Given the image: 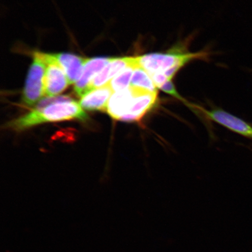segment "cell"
<instances>
[{
	"label": "cell",
	"instance_id": "cell-1",
	"mask_svg": "<svg viewBox=\"0 0 252 252\" xmlns=\"http://www.w3.org/2000/svg\"><path fill=\"white\" fill-rule=\"evenodd\" d=\"M72 119L83 122L88 119V116L80 104L73 100L53 103L41 110L34 109L28 114L8 122L6 127L20 131L44 123Z\"/></svg>",
	"mask_w": 252,
	"mask_h": 252
},
{
	"label": "cell",
	"instance_id": "cell-2",
	"mask_svg": "<svg viewBox=\"0 0 252 252\" xmlns=\"http://www.w3.org/2000/svg\"><path fill=\"white\" fill-rule=\"evenodd\" d=\"M182 46L174 47L168 52L151 53L136 57L138 65L149 74L163 72L169 80H172L188 63L194 60H204L209 56L207 52L190 53L185 52Z\"/></svg>",
	"mask_w": 252,
	"mask_h": 252
},
{
	"label": "cell",
	"instance_id": "cell-3",
	"mask_svg": "<svg viewBox=\"0 0 252 252\" xmlns=\"http://www.w3.org/2000/svg\"><path fill=\"white\" fill-rule=\"evenodd\" d=\"M46 68L44 53L34 52L22 96L25 105L33 106L45 95Z\"/></svg>",
	"mask_w": 252,
	"mask_h": 252
},
{
	"label": "cell",
	"instance_id": "cell-4",
	"mask_svg": "<svg viewBox=\"0 0 252 252\" xmlns=\"http://www.w3.org/2000/svg\"><path fill=\"white\" fill-rule=\"evenodd\" d=\"M187 104L189 108L193 110L194 112L197 111L201 113L210 121L223 126L236 134L252 140V125L248 124L243 119L221 109H214L209 110L195 104L189 102Z\"/></svg>",
	"mask_w": 252,
	"mask_h": 252
},
{
	"label": "cell",
	"instance_id": "cell-5",
	"mask_svg": "<svg viewBox=\"0 0 252 252\" xmlns=\"http://www.w3.org/2000/svg\"><path fill=\"white\" fill-rule=\"evenodd\" d=\"M46 63L45 76V95L55 97L70 85L63 69L53 54L44 53Z\"/></svg>",
	"mask_w": 252,
	"mask_h": 252
},
{
	"label": "cell",
	"instance_id": "cell-6",
	"mask_svg": "<svg viewBox=\"0 0 252 252\" xmlns=\"http://www.w3.org/2000/svg\"><path fill=\"white\" fill-rule=\"evenodd\" d=\"M133 88L135 95L130 108L123 116L121 121L138 122L154 108L158 100V93L138 90Z\"/></svg>",
	"mask_w": 252,
	"mask_h": 252
},
{
	"label": "cell",
	"instance_id": "cell-7",
	"mask_svg": "<svg viewBox=\"0 0 252 252\" xmlns=\"http://www.w3.org/2000/svg\"><path fill=\"white\" fill-rule=\"evenodd\" d=\"M112 58L88 59L81 77L74 85V91L78 96L90 93V84L93 79L111 62Z\"/></svg>",
	"mask_w": 252,
	"mask_h": 252
},
{
	"label": "cell",
	"instance_id": "cell-8",
	"mask_svg": "<svg viewBox=\"0 0 252 252\" xmlns=\"http://www.w3.org/2000/svg\"><path fill=\"white\" fill-rule=\"evenodd\" d=\"M114 93L108 84L96 88L81 97L80 105L82 108L89 111H106L110 96Z\"/></svg>",
	"mask_w": 252,
	"mask_h": 252
},
{
	"label": "cell",
	"instance_id": "cell-9",
	"mask_svg": "<svg viewBox=\"0 0 252 252\" xmlns=\"http://www.w3.org/2000/svg\"><path fill=\"white\" fill-rule=\"evenodd\" d=\"M64 71L69 84H75L81 77L88 59L69 53L53 54Z\"/></svg>",
	"mask_w": 252,
	"mask_h": 252
},
{
	"label": "cell",
	"instance_id": "cell-10",
	"mask_svg": "<svg viewBox=\"0 0 252 252\" xmlns=\"http://www.w3.org/2000/svg\"><path fill=\"white\" fill-rule=\"evenodd\" d=\"M135 95V91L130 87L113 93L109 100L106 112L112 119L121 121L130 108Z\"/></svg>",
	"mask_w": 252,
	"mask_h": 252
},
{
	"label": "cell",
	"instance_id": "cell-11",
	"mask_svg": "<svg viewBox=\"0 0 252 252\" xmlns=\"http://www.w3.org/2000/svg\"><path fill=\"white\" fill-rule=\"evenodd\" d=\"M130 87L147 92L154 93L158 91V88L149 72L141 67L134 68Z\"/></svg>",
	"mask_w": 252,
	"mask_h": 252
},
{
	"label": "cell",
	"instance_id": "cell-12",
	"mask_svg": "<svg viewBox=\"0 0 252 252\" xmlns=\"http://www.w3.org/2000/svg\"><path fill=\"white\" fill-rule=\"evenodd\" d=\"M134 68L135 67L133 66H130L120 72L109 82L108 84L113 92H119V91L127 90L130 87Z\"/></svg>",
	"mask_w": 252,
	"mask_h": 252
},
{
	"label": "cell",
	"instance_id": "cell-13",
	"mask_svg": "<svg viewBox=\"0 0 252 252\" xmlns=\"http://www.w3.org/2000/svg\"><path fill=\"white\" fill-rule=\"evenodd\" d=\"M159 90L162 91L163 92H164L166 94H170V95H171L173 97H174L175 98L181 100V101L184 102L185 104L188 102V101H187V100L184 98H183V97L181 94L178 93V91L176 89L174 84H173L172 82V80H168V81H166L165 84H163L162 86H160L159 88Z\"/></svg>",
	"mask_w": 252,
	"mask_h": 252
},
{
	"label": "cell",
	"instance_id": "cell-14",
	"mask_svg": "<svg viewBox=\"0 0 252 252\" xmlns=\"http://www.w3.org/2000/svg\"><path fill=\"white\" fill-rule=\"evenodd\" d=\"M150 75L158 89H159V88L162 86L163 84H165L166 81L169 80L163 72H154V73L150 74Z\"/></svg>",
	"mask_w": 252,
	"mask_h": 252
}]
</instances>
